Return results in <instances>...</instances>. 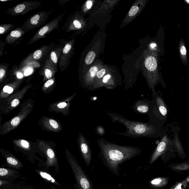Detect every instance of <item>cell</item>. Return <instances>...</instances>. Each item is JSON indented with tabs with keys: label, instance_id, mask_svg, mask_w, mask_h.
<instances>
[{
	"label": "cell",
	"instance_id": "6da1fadb",
	"mask_svg": "<svg viewBox=\"0 0 189 189\" xmlns=\"http://www.w3.org/2000/svg\"><path fill=\"white\" fill-rule=\"evenodd\" d=\"M100 149L99 156L108 169L117 176H119V167L125 161L140 154V148L132 146H121L113 143L104 139H98Z\"/></svg>",
	"mask_w": 189,
	"mask_h": 189
},
{
	"label": "cell",
	"instance_id": "7a4b0ae2",
	"mask_svg": "<svg viewBox=\"0 0 189 189\" xmlns=\"http://www.w3.org/2000/svg\"><path fill=\"white\" fill-rule=\"evenodd\" d=\"M106 112L111 118L113 122H118L126 127V132L117 133L123 136L131 138H156L159 136L162 132L159 126L151 124L150 123L130 121L118 113L107 111Z\"/></svg>",
	"mask_w": 189,
	"mask_h": 189
},
{
	"label": "cell",
	"instance_id": "3957f363",
	"mask_svg": "<svg viewBox=\"0 0 189 189\" xmlns=\"http://www.w3.org/2000/svg\"><path fill=\"white\" fill-rule=\"evenodd\" d=\"M35 103V101L31 98L22 103L18 114L0 126V135H7L19 126L22 122L32 112Z\"/></svg>",
	"mask_w": 189,
	"mask_h": 189
},
{
	"label": "cell",
	"instance_id": "277c9868",
	"mask_svg": "<svg viewBox=\"0 0 189 189\" xmlns=\"http://www.w3.org/2000/svg\"><path fill=\"white\" fill-rule=\"evenodd\" d=\"M66 156L74 175L77 189H94L93 185L88 177L79 164L75 157L67 149H65Z\"/></svg>",
	"mask_w": 189,
	"mask_h": 189
},
{
	"label": "cell",
	"instance_id": "5b68a950",
	"mask_svg": "<svg viewBox=\"0 0 189 189\" xmlns=\"http://www.w3.org/2000/svg\"><path fill=\"white\" fill-rule=\"evenodd\" d=\"M32 87V84H28L20 90L9 96L4 101H1L0 105L1 114H8L19 105L26 94Z\"/></svg>",
	"mask_w": 189,
	"mask_h": 189
},
{
	"label": "cell",
	"instance_id": "8992f818",
	"mask_svg": "<svg viewBox=\"0 0 189 189\" xmlns=\"http://www.w3.org/2000/svg\"><path fill=\"white\" fill-rule=\"evenodd\" d=\"M145 66L148 74L146 76L149 88L152 90L153 94L155 92V87L160 80L158 70V61L156 53L151 55L146 58Z\"/></svg>",
	"mask_w": 189,
	"mask_h": 189
},
{
	"label": "cell",
	"instance_id": "52a82bcc",
	"mask_svg": "<svg viewBox=\"0 0 189 189\" xmlns=\"http://www.w3.org/2000/svg\"><path fill=\"white\" fill-rule=\"evenodd\" d=\"M160 94L159 92H155L153 94L151 109L149 116L154 115L156 118L164 123L167 119L168 111L166 103Z\"/></svg>",
	"mask_w": 189,
	"mask_h": 189
},
{
	"label": "cell",
	"instance_id": "ba28073f",
	"mask_svg": "<svg viewBox=\"0 0 189 189\" xmlns=\"http://www.w3.org/2000/svg\"><path fill=\"white\" fill-rule=\"evenodd\" d=\"M50 12L41 11L31 16L20 27L26 33L42 26L47 22Z\"/></svg>",
	"mask_w": 189,
	"mask_h": 189
},
{
	"label": "cell",
	"instance_id": "9c48e42d",
	"mask_svg": "<svg viewBox=\"0 0 189 189\" xmlns=\"http://www.w3.org/2000/svg\"><path fill=\"white\" fill-rule=\"evenodd\" d=\"M63 15L58 16L38 30L29 41L28 45L33 44L40 39L43 38L53 30L57 29L59 26L60 22L63 19Z\"/></svg>",
	"mask_w": 189,
	"mask_h": 189
},
{
	"label": "cell",
	"instance_id": "30bf717a",
	"mask_svg": "<svg viewBox=\"0 0 189 189\" xmlns=\"http://www.w3.org/2000/svg\"><path fill=\"white\" fill-rule=\"evenodd\" d=\"M41 5V3L36 1H25L9 9L6 13L12 16L25 15L33 10L36 9Z\"/></svg>",
	"mask_w": 189,
	"mask_h": 189
},
{
	"label": "cell",
	"instance_id": "8fae6325",
	"mask_svg": "<svg viewBox=\"0 0 189 189\" xmlns=\"http://www.w3.org/2000/svg\"><path fill=\"white\" fill-rule=\"evenodd\" d=\"M77 92L62 100L53 103L50 105L48 110L51 113L57 114L61 113L64 116H67L70 113V108L71 102L77 95Z\"/></svg>",
	"mask_w": 189,
	"mask_h": 189
},
{
	"label": "cell",
	"instance_id": "7c38bea8",
	"mask_svg": "<svg viewBox=\"0 0 189 189\" xmlns=\"http://www.w3.org/2000/svg\"><path fill=\"white\" fill-rule=\"evenodd\" d=\"M54 46V44L52 43L48 45L43 46L33 51L22 62L21 64L20 65L19 68H23L29 64L42 59L46 54L52 49Z\"/></svg>",
	"mask_w": 189,
	"mask_h": 189
},
{
	"label": "cell",
	"instance_id": "4fadbf2b",
	"mask_svg": "<svg viewBox=\"0 0 189 189\" xmlns=\"http://www.w3.org/2000/svg\"><path fill=\"white\" fill-rule=\"evenodd\" d=\"M77 143L82 158L87 165L89 166L92 161V152L88 140L83 134L80 133Z\"/></svg>",
	"mask_w": 189,
	"mask_h": 189
},
{
	"label": "cell",
	"instance_id": "5bb4252c",
	"mask_svg": "<svg viewBox=\"0 0 189 189\" xmlns=\"http://www.w3.org/2000/svg\"><path fill=\"white\" fill-rule=\"evenodd\" d=\"M51 142L37 139L36 143L38 149L44 153L47 157L48 164H56L57 163L55 153L51 145Z\"/></svg>",
	"mask_w": 189,
	"mask_h": 189
},
{
	"label": "cell",
	"instance_id": "9a60e30c",
	"mask_svg": "<svg viewBox=\"0 0 189 189\" xmlns=\"http://www.w3.org/2000/svg\"><path fill=\"white\" fill-rule=\"evenodd\" d=\"M38 125L42 129L46 131L58 133L63 130V127L59 122L49 117H42L39 120Z\"/></svg>",
	"mask_w": 189,
	"mask_h": 189
},
{
	"label": "cell",
	"instance_id": "2e32d148",
	"mask_svg": "<svg viewBox=\"0 0 189 189\" xmlns=\"http://www.w3.org/2000/svg\"><path fill=\"white\" fill-rule=\"evenodd\" d=\"M25 80L23 79H18L11 83L7 84L3 88L0 93L1 102L5 100L12 94L18 91Z\"/></svg>",
	"mask_w": 189,
	"mask_h": 189
},
{
	"label": "cell",
	"instance_id": "e0dca14e",
	"mask_svg": "<svg viewBox=\"0 0 189 189\" xmlns=\"http://www.w3.org/2000/svg\"><path fill=\"white\" fill-rule=\"evenodd\" d=\"M174 144V141L172 140L168 136L167 134L163 136L160 142L158 144L155 152L153 154L150 161V164H152L162 154L168 147Z\"/></svg>",
	"mask_w": 189,
	"mask_h": 189
},
{
	"label": "cell",
	"instance_id": "ac0fdd59",
	"mask_svg": "<svg viewBox=\"0 0 189 189\" xmlns=\"http://www.w3.org/2000/svg\"><path fill=\"white\" fill-rule=\"evenodd\" d=\"M152 101L147 99H140L136 102L132 108L136 113L149 115L151 109Z\"/></svg>",
	"mask_w": 189,
	"mask_h": 189
},
{
	"label": "cell",
	"instance_id": "d6986e66",
	"mask_svg": "<svg viewBox=\"0 0 189 189\" xmlns=\"http://www.w3.org/2000/svg\"><path fill=\"white\" fill-rule=\"evenodd\" d=\"M58 69L51 62L49 57L46 60L44 66L43 67L41 75L43 77V82L47 81L55 76L57 73Z\"/></svg>",
	"mask_w": 189,
	"mask_h": 189
},
{
	"label": "cell",
	"instance_id": "ffe728a7",
	"mask_svg": "<svg viewBox=\"0 0 189 189\" xmlns=\"http://www.w3.org/2000/svg\"><path fill=\"white\" fill-rule=\"evenodd\" d=\"M74 41H70L64 47L60 59L59 65L61 68L62 67L68 64L70 61V58L71 57L72 51L73 50Z\"/></svg>",
	"mask_w": 189,
	"mask_h": 189
},
{
	"label": "cell",
	"instance_id": "44dd1931",
	"mask_svg": "<svg viewBox=\"0 0 189 189\" xmlns=\"http://www.w3.org/2000/svg\"><path fill=\"white\" fill-rule=\"evenodd\" d=\"M26 32L20 27H18L15 30L12 31L7 36L5 42L7 43L12 44L16 41L21 38L25 35Z\"/></svg>",
	"mask_w": 189,
	"mask_h": 189
},
{
	"label": "cell",
	"instance_id": "7402d4cb",
	"mask_svg": "<svg viewBox=\"0 0 189 189\" xmlns=\"http://www.w3.org/2000/svg\"><path fill=\"white\" fill-rule=\"evenodd\" d=\"M179 50L180 56L182 63L185 66H187L188 64V60L187 58V50L185 44L183 39H180L179 43Z\"/></svg>",
	"mask_w": 189,
	"mask_h": 189
},
{
	"label": "cell",
	"instance_id": "603a6c76",
	"mask_svg": "<svg viewBox=\"0 0 189 189\" xmlns=\"http://www.w3.org/2000/svg\"><path fill=\"white\" fill-rule=\"evenodd\" d=\"M63 48V46H59V47L53 50L52 51H51L49 57L51 62L57 67L58 59L62 52Z\"/></svg>",
	"mask_w": 189,
	"mask_h": 189
},
{
	"label": "cell",
	"instance_id": "cb8c5ba5",
	"mask_svg": "<svg viewBox=\"0 0 189 189\" xmlns=\"http://www.w3.org/2000/svg\"><path fill=\"white\" fill-rule=\"evenodd\" d=\"M56 77L54 76L45 82L42 87V90L45 94H47L50 93L56 85Z\"/></svg>",
	"mask_w": 189,
	"mask_h": 189
},
{
	"label": "cell",
	"instance_id": "d4e9b609",
	"mask_svg": "<svg viewBox=\"0 0 189 189\" xmlns=\"http://www.w3.org/2000/svg\"><path fill=\"white\" fill-rule=\"evenodd\" d=\"M143 8L139 6L137 3H135V4L132 7L129 11V12L126 18V21L128 22V23L131 21L140 12Z\"/></svg>",
	"mask_w": 189,
	"mask_h": 189
},
{
	"label": "cell",
	"instance_id": "484cf974",
	"mask_svg": "<svg viewBox=\"0 0 189 189\" xmlns=\"http://www.w3.org/2000/svg\"><path fill=\"white\" fill-rule=\"evenodd\" d=\"M8 64H1L0 66V83L1 84L5 78L7 73Z\"/></svg>",
	"mask_w": 189,
	"mask_h": 189
},
{
	"label": "cell",
	"instance_id": "4316f807",
	"mask_svg": "<svg viewBox=\"0 0 189 189\" xmlns=\"http://www.w3.org/2000/svg\"><path fill=\"white\" fill-rule=\"evenodd\" d=\"M15 26L12 24H2L0 26V34H4L14 28Z\"/></svg>",
	"mask_w": 189,
	"mask_h": 189
},
{
	"label": "cell",
	"instance_id": "83f0119b",
	"mask_svg": "<svg viewBox=\"0 0 189 189\" xmlns=\"http://www.w3.org/2000/svg\"><path fill=\"white\" fill-rule=\"evenodd\" d=\"M40 175L42 177L44 178L45 179L47 180V181L50 182L51 183H53L55 184L58 185H60L59 184L57 183V182L51 176V175L48 174L41 171L40 172Z\"/></svg>",
	"mask_w": 189,
	"mask_h": 189
},
{
	"label": "cell",
	"instance_id": "f1b7e54d",
	"mask_svg": "<svg viewBox=\"0 0 189 189\" xmlns=\"http://www.w3.org/2000/svg\"><path fill=\"white\" fill-rule=\"evenodd\" d=\"M96 56L95 53L91 51L88 54L85 59V63L87 65H90L94 61Z\"/></svg>",
	"mask_w": 189,
	"mask_h": 189
},
{
	"label": "cell",
	"instance_id": "f546056e",
	"mask_svg": "<svg viewBox=\"0 0 189 189\" xmlns=\"http://www.w3.org/2000/svg\"><path fill=\"white\" fill-rule=\"evenodd\" d=\"M7 157L6 158V160L8 163L13 166H17L18 164V161L14 157L9 155V153L8 152Z\"/></svg>",
	"mask_w": 189,
	"mask_h": 189
},
{
	"label": "cell",
	"instance_id": "4dcf8cb0",
	"mask_svg": "<svg viewBox=\"0 0 189 189\" xmlns=\"http://www.w3.org/2000/svg\"><path fill=\"white\" fill-rule=\"evenodd\" d=\"M162 181V180L161 178H158L152 180L150 184L153 187H157L160 184Z\"/></svg>",
	"mask_w": 189,
	"mask_h": 189
},
{
	"label": "cell",
	"instance_id": "1f68e13d",
	"mask_svg": "<svg viewBox=\"0 0 189 189\" xmlns=\"http://www.w3.org/2000/svg\"><path fill=\"white\" fill-rule=\"evenodd\" d=\"M96 131L98 135L100 136L104 135L105 132L104 128L100 125L97 126L96 128Z\"/></svg>",
	"mask_w": 189,
	"mask_h": 189
},
{
	"label": "cell",
	"instance_id": "d6a6232c",
	"mask_svg": "<svg viewBox=\"0 0 189 189\" xmlns=\"http://www.w3.org/2000/svg\"><path fill=\"white\" fill-rule=\"evenodd\" d=\"M150 47L153 50H154V53H159L160 52V49L159 47H158L156 43H152L150 44Z\"/></svg>",
	"mask_w": 189,
	"mask_h": 189
},
{
	"label": "cell",
	"instance_id": "836d02e7",
	"mask_svg": "<svg viewBox=\"0 0 189 189\" xmlns=\"http://www.w3.org/2000/svg\"><path fill=\"white\" fill-rule=\"evenodd\" d=\"M9 171L7 169L4 168H1L0 169V176L3 177L8 175Z\"/></svg>",
	"mask_w": 189,
	"mask_h": 189
},
{
	"label": "cell",
	"instance_id": "e575fe53",
	"mask_svg": "<svg viewBox=\"0 0 189 189\" xmlns=\"http://www.w3.org/2000/svg\"><path fill=\"white\" fill-rule=\"evenodd\" d=\"M92 5V1H88L87 2V8L88 9L91 8Z\"/></svg>",
	"mask_w": 189,
	"mask_h": 189
},
{
	"label": "cell",
	"instance_id": "d590c367",
	"mask_svg": "<svg viewBox=\"0 0 189 189\" xmlns=\"http://www.w3.org/2000/svg\"><path fill=\"white\" fill-rule=\"evenodd\" d=\"M183 186L184 185L180 183L175 187L174 189H182L183 188Z\"/></svg>",
	"mask_w": 189,
	"mask_h": 189
},
{
	"label": "cell",
	"instance_id": "8d00e7d4",
	"mask_svg": "<svg viewBox=\"0 0 189 189\" xmlns=\"http://www.w3.org/2000/svg\"><path fill=\"white\" fill-rule=\"evenodd\" d=\"M184 2L186 4L189 5V0H185Z\"/></svg>",
	"mask_w": 189,
	"mask_h": 189
},
{
	"label": "cell",
	"instance_id": "74e56055",
	"mask_svg": "<svg viewBox=\"0 0 189 189\" xmlns=\"http://www.w3.org/2000/svg\"><path fill=\"white\" fill-rule=\"evenodd\" d=\"M51 188L52 189H56L55 188H54V187H53L52 186H51Z\"/></svg>",
	"mask_w": 189,
	"mask_h": 189
}]
</instances>
